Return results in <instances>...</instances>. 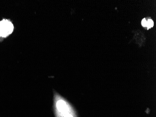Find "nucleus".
I'll return each mask as SVG.
<instances>
[{
  "label": "nucleus",
  "instance_id": "1",
  "mask_svg": "<svg viewBox=\"0 0 156 117\" xmlns=\"http://www.w3.org/2000/svg\"><path fill=\"white\" fill-rule=\"evenodd\" d=\"M14 29L13 24L10 20L3 19L0 21V38H5L12 33Z\"/></svg>",
  "mask_w": 156,
  "mask_h": 117
},
{
  "label": "nucleus",
  "instance_id": "2",
  "mask_svg": "<svg viewBox=\"0 0 156 117\" xmlns=\"http://www.w3.org/2000/svg\"><path fill=\"white\" fill-rule=\"evenodd\" d=\"M56 107L57 110L62 114L67 112L68 110L67 104L62 99H60L57 102Z\"/></svg>",
  "mask_w": 156,
  "mask_h": 117
},
{
  "label": "nucleus",
  "instance_id": "3",
  "mask_svg": "<svg viewBox=\"0 0 156 117\" xmlns=\"http://www.w3.org/2000/svg\"><path fill=\"white\" fill-rule=\"evenodd\" d=\"M154 25V22L152 19L148 20L147 21V28L148 29L152 28Z\"/></svg>",
  "mask_w": 156,
  "mask_h": 117
},
{
  "label": "nucleus",
  "instance_id": "4",
  "mask_svg": "<svg viewBox=\"0 0 156 117\" xmlns=\"http://www.w3.org/2000/svg\"><path fill=\"white\" fill-rule=\"evenodd\" d=\"M142 25L143 27H146L147 26V20L145 19H144L142 21Z\"/></svg>",
  "mask_w": 156,
  "mask_h": 117
},
{
  "label": "nucleus",
  "instance_id": "5",
  "mask_svg": "<svg viewBox=\"0 0 156 117\" xmlns=\"http://www.w3.org/2000/svg\"><path fill=\"white\" fill-rule=\"evenodd\" d=\"M64 117H73L72 115H71V114H66V115H65V116Z\"/></svg>",
  "mask_w": 156,
  "mask_h": 117
}]
</instances>
